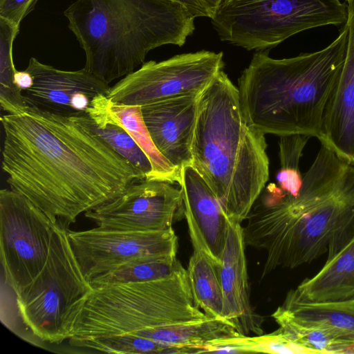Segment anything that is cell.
Wrapping results in <instances>:
<instances>
[{
	"mask_svg": "<svg viewBox=\"0 0 354 354\" xmlns=\"http://www.w3.org/2000/svg\"><path fill=\"white\" fill-rule=\"evenodd\" d=\"M10 189L69 225L144 174L86 127L26 105L1 118Z\"/></svg>",
	"mask_w": 354,
	"mask_h": 354,
	"instance_id": "6da1fadb",
	"label": "cell"
},
{
	"mask_svg": "<svg viewBox=\"0 0 354 354\" xmlns=\"http://www.w3.org/2000/svg\"><path fill=\"white\" fill-rule=\"evenodd\" d=\"M246 220V245L266 253L261 278L332 258L354 238V165L322 145L299 194L270 184Z\"/></svg>",
	"mask_w": 354,
	"mask_h": 354,
	"instance_id": "7a4b0ae2",
	"label": "cell"
},
{
	"mask_svg": "<svg viewBox=\"0 0 354 354\" xmlns=\"http://www.w3.org/2000/svg\"><path fill=\"white\" fill-rule=\"evenodd\" d=\"M264 136L248 122L238 88L221 71L198 96L192 166L230 221L247 219L269 178Z\"/></svg>",
	"mask_w": 354,
	"mask_h": 354,
	"instance_id": "3957f363",
	"label": "cell"
},
{
	"mask_svg": "<svg viewBox=\"0 0 354 354\" xmlns=\"http://www.w3.org/2000/svg\"><path fill=\"white\" fill-rule=\"evenodd\" d=\"M346 24L323 49L284 59L259 51L238 80L248 122L264 134H295L320 140L323 117L345 59Z\"/></svg>",
	"mask_w": 354,
	"mask_h": 354,
	"instance_id": "277c9868",
	"label": "cell"
},
{
	"mask_svg": "<svg viewBox=\"0 0 354 354\" xmlns=\"http://www.w3.org/2000/svg\"><path fill=\"white\" fill-rule=\"evenodd\" d=\"M64 14L84 68L108 84L140 67L150 50L183 46L195 29L194 15L171 0H76Z\"/></svg>",
	"mask_w": 354,
	"mask_h": 354,
	"instance_id": "5b68a950",
	"label": "cell"
},
{
	"mask_svg": "<svg viewBox=\"0 0 354 354\" xmlns=\"http://www.w3.org/2000/svg\"><path fill=\"white\" fill-rule=\"evenodd\" d=\"M207 317L194 301L182 266L159 279L93 289L77 313L68 338L74 342L192 322Z\"/></svg>",
	"mask_w": 354,
	"mask_h": 354,
	"instance_id": "8992f818",
	"label": "cell"
},
{
	"mask_svg": "<svg viewBox=\"0 0 354 354\" xmlns=\"http://www.w3.org/2000/svg\"><path fill=\"white\" fill-rule=\"evenodd\" d=\"M68 224L59 221L46 262L28 285L15 292L1 281V306L12 310L2 321L10 330L30 344H59L68 339L75 317L93 288L84 276L68 236Z\"/></svg>",
	"mask_w": 354,
	"mask_h": 354,
	"instance_id": "52a82bcc",
	"label": "cell"
},
{
	"mask_svg": "<svg viewBox=\"0 0 354 354\" xmlns=\"http://www.w3.org/2000/svg\"><path fill=\"white\" fill-rule=\"evenodd\" d=\"M347 19L348 6L339 0H223L211 18L221 41L257 52Z\"/></svg>",
	"mask_w": 354,
	"mask_h": 354,
	"instance_id": "ba28073f",
	"label": "cell"
},
{
	"mask_svg": "<svg viewBox=\"0 0 354 354\" xmlns=\"http://www.w3.org/2000/svg\"><path fill=\"white\" fill-rule=\"evenodd\" d=\"M59 220L12 189L0 191L1 280L15 292L44 268Z\"/></svg>",
	"mask_w": 354,
	"mask_h": 354,
	"instance_id": "9c48e42d",
	"label": "cell"
},
{
	"mask_svg": "<svg viewBox=\"0 0 354 354\" xmlns=\"http://www.w3.org/2000/svg\"><path fill=\"white\" fill-rule=\"evenodd\" d=\"M224 67L222 52L200 50L160 62H145L110 87L113 103L142 106L189 93H200Z\"/></svg>",
	"mask_w": 354,
	"mask_h": 354,
	"instance_id": "30bf717a",
	"label": "cell"
},
{
	"mask_svg": "<svg viewBox=\"0 0 354 354\" xmlns=\"http://www.w3.org/2000/svg\"><path fill=\"white\" fill-rule=\"evenodd\" d=\"M84 216L101 230H165L173 228V224L185 216L183 193L180 188L166 181L139 179Z\"/></svg>",
	"mask_w": 354,
	"mask_h": 354,
	"instance_id": "8fae6325",
	"label": "cell"
},
{
	"mask_svg": "<svg viewBox=\"0 0 354 354\" xmlns=\"http://www.w3.org/2000/svg\"><path fill=\"white\" fill-rule=\"evenodd\" d=\"M71 247L80 269L93 279L136 258L176 256L178 237L173 228L149 232L68 229Z\"/></svg>",
	"mask_w": 354,
	"mask_h": 354,
	"instance_id": "7c38bea8",
	"label": "cell"
},
{
	"mask_svg": "<svg viewBox=\"0 0 354 354\" xmlns=\"http://www.w3.org/2000/svg\"><path fill=\"white\" fill-rule=\"evenodd\" d=\"M26 71L32 77L30 88L23 91L27 105L68 117L86 113L92 100L106 95L109 84L85 69L63 71L31 57Z\"/></svg>",
	"mask_w": 354,
	"mask_h": 354,
	"instance_id": "4fadbf2b",
	"label": "cell"
},
{
	"mask_svg": "<svg viewBox=\"0 0 354 354\" xmlns=\"http://www.w3.org/2000/svg\"><path fill=\"white\" fill-rule=\"evenodd\" d=\"M200 93L178 95L141 106L154 145L180 173L183 167L192 165Z\"/></svg>",
	"mask_w": 354,
	"mask_h": 354,
	"instance_id": "5bb4252c",
	"label": "cell"
},
{
	"mask_svg": "<svg viewBox=\"0 0 354 354\" xmlns=\"http://www.w3.org/2000/svg\"><path fill=\"white\" fill-rule=\"evenodd\" d=\"M245 246L241 223L229 221L221 267L223 317L240 334L261 335L263 318L250 301Z\"/></svg>",
	"mask_w": 354,
	"mask_h": 354,
	"instance_id": "9a60e30c",
	"label": "cell"
},
{
	"mask_svg": "<svg viewBox=\"0 0 354 354\" xmlns=\"http://www.w3.org/2000/svg\"><path fill=\"white\" fill-rule=\"evenodd\" d=\"M347 6L346 57L325 109L319 142L354 165V0L348 1Z\"/></svg>",
	"mask_w": 354,
	"mask_h": 354,
	"instance_id": "2e32d148",
	"label": "cell"
},
{
	"mask_svg": "<svg viewBox=\"0 0 354 354\" xmlns=\"http://www.w3.org/2000/svg\"><path fill=\"white\" fill-rule=\"evenodd\" d=\"M180 174L185 212L192 216L211 253L221 263L230 220L211 188L192 165L183 167Z\"/></svg>",
	"mask_w": 354,
	"mask_h": 354,
	"instance_id": "e0dca14e",
	"label": "cell"
},
{
	"mask_svg": "<svg viewBox=\"0 0 354 354\" xmlns=\"http://www.w3.org/2000/svg\"><path fill=\"white\" fill-rule=\"evenodd\" d=\"M292 290L300 299L310 302L354 299V238L327 259L315 275L304 279Z\"/></svg>",
	"mask_w": 354,
	"mask_h": 354,
	"instance_id": "ac0fdd59",
	"label": "cell"
},
{
	"mask_svg": "<svg viewBox=\"0 0 354 354\" xmlns=\"http://www.w3.org/2000/svg\"><path fill=\"white\" fill-rule=\"evenodd\" d=\"M109 99L104 94L95 96L86 113L71 117L88 128L111 148L140 170L145 178L151 180V164L126 129L113 118L109 109Z\"/></svg>",
	"mask_w": 354,
	"mask_h": 354,
	"instance_id": "d6986e66",
	"label": "cell"
},
{
	"mask_svg": "<svg viewBox=\"0 0 354 354\" xmlns=\"http://www.w3.org/2000/svg\"><path fill=\"white\" fill-rule=\"evenodd\" d=\"M192 245L193 252L186 270L194 303L207 317L225 319L221 263L205 241H193Z\"/></svg>",
	"mask_w": 354,
	"mask_h": 354,
	"instance_id": "ffe728a7",
	"label": "cell"
},
{
	"mask_svg": "<svg viewBox=\"0 0 354 354\" xmlns=\"http://www.w3.org/2000/svg\"><path fill=\"white\" fill-rule=\"evenodd\" d=\"M239 333L227 320L212 317L149 328L131 334L151 339L157 343L183 349L184 354L194 353L196 348L211 341L237 335Z\"/></svg>",
	"mask_w": 354,
	"mask_h": 354,
	"instance_id": "44dd1931",
	"label": "cell"
},
{
	"mask_svg": "<svg viewBox=\"0 0 354 354\" xmlns=\"http://www.w3.org/2000/svg\"><path fill=\"white\" fill-rule=\"evenodd\" d=\"M279 306L294 318L328 326L354 344V299L310 302L300 299L292 289Z\"/></svg>",
	"mask_w": 354,
	"mask_h": 354,
	"instance_id": "7402d4cb",
	"label": "cell"
},
{
	"mask_svg": "<svg viewBox=\"0 0 354 354\" xmlns=\"http://www.w3.org/2000/svg\"><path fill=\"white\" fill-rule=\"evenodd\" d=\"M113 118L126 129L149 158L152 166L151 180L171 184L180 182V172L160 153L144 122L141 106L120 104L109 100Z\"/></svg>",
	"mask_w": 354,
	"mask_h": 354,
	"instance_id": "603a6c76",
	"label": "cell"
},
{
	"mask_svg": "<svg viewBox=\"0 0 354 354\" xmlns=\"http://www.w3.org/2000/svg\"><path fill=\"white\" fill-rule=\"evenodd\" d=\"M272 317L295 342L314 354L347 353L353 344L334 329L320 324L299 321L280 306L272 314Z\"/></svg>",
	"mask_w": 354,
	"mask_h": 354,
	"instance_id": "cb8c5ba5",
	"label": "cell"
},
{
	"mask_svg": "<svg viewBox=\"0 0 354 354\" xmlns=\"http://www.w3.org/2000/svg\"><path fill=\"white\" fill-rule=\"evenodd\" d=\"M204 353H266L280 354H314L295 342L281 328L274 331L250 337L236 335L215 339L203 348Z\"/></svg>",
	"mask_w": 354,
	"mask_h": 354,
	"instance_id": "d4e9b609",
	"label": "cell"
},
{
	"mask_svg": "<svg viewBox=\"0 0 354 354\" xmlns=\"http://www.w3.org/2000/svg\"><path fill=\"white\" fill-rule=\"evenodd\" d=\"M182 266L176 256H150L122 263L90 281L93 289L167 277Z\"/></svg>",
	"mask_w": 354,
	"mask_h": 354,
	"instance_id": "484cf974",
	"label": "cell"
},
{
	"mask_svg": "<svg viewBox=\"0 0 354 354\" xmlns=\"http://www.w3.org/2000/svg\"><path fill=\"white\" fill-rule=\"evenodd\" d=\"M19 27L0 17V104L6 113L27 105L21 91L14 83L17 69L12 59L13 42Z\"/></svg>",
	"mask_w": 354,
	"mask_h": 354,
	"instance_id": "4316f807",
	"label": "cell"
},
{
	"mask_svg": "<svg viewBox=\"0 0 354 354\" xmlns=\"http://www.w3.org/2000/svg\"><path fill=\"white\" fill-rule=\"evenodd\" d=\"M71 345L110 353L183 354V349L180 348L161 344L151 339L131 334L82 340Z\"/></svg>",
	"mask_w": 354,
	"mask_h": 354,
	"instance_id": "83f0119b",
	"label": "cell"
},
{
	"mask_svg": "<svg viewBox=\"0 0 354 354\" xmlns=\"http://www.w3.org/2000/svg\"><path fill=\"white\" fill-rule=\"evenodd\" d=\"M310 138V136L300 134L280 137L279 145L281 167L277 180L279 188L293 196L299 194L302 187L303 176L299 170V160Z\"/></svg>",
	"mask_w": 354,
	"mask_h": 354,
	"instance_id": "f1b7e54d",
	"label": "cell"
},
{
	"mask_svg": "<svg viewBox=\"0 0 354 354\" xmlns=\"http://www.w3.org/2000/svg\"><path fill=\"white\" fill-rule=\"evenodd\" d=\"M39 0H0V17L19 27L21 21L32 11Z\"/></svg>",
	"mask_w": 354,
	"mask_h": 354,
	"instance_id": "f546056e",
	"label": "cell"
},
{
	"mask_svg": "<svg viewBox=\"0 0 354 354\" xmlns=\"http://www.w3.org/2000/svg\"><path fill=\"white\" fill-rule=\"evenodd\" d=\"M183 5L195 18L205 17L212 18V14L203 0H171Z\"/></svg>",
	"mask_w": 354,
	"mask_h": 354,
	"instance_id": "4dcf8cb0",
	"label": "cell"
},
{
	"mask_svg": "<svg viewBox=\"0 0 354 354\" xmlns=\"http://www.w3.org/2000/svg\"><path fill=\"white\" fill-rule=\"evenodd\" d=\"M14 83L22 92L32 86L33 79L32 75L26 70L23 71H17L15 74Z\"/></svg>",
	"mask_w": 354,
	"mask_h": 354,
	"instance_id": "1f68e13d",
	"label": "cell"
},
{
	"mask_svg": "<svg viewBox=\"0 0 354 354\" xmlns=\"http://www.w3.org/2000/svg\"><path fill=\"white\" fill-rule=\"evenodd\" d=\"M203 2L205 3L211 13L212 14V16L215 12V10L217 9V8L219 6V5L222 3L223 0H203Z\"/></svg>",
	"mask_w": 354,
	"mask_h": 354,
	"instance_id": "d6a6232c",
	"label": "cell"
},
{
	"mask_svg": "<svg viewBox=\"0 0 354 354\" xmlns=\"http://www.w3.org/2000/svg\"><path fill=\"white\" fill-rule=\"evenodd\" d=\"M346 1L348 2V1H351V0H346Z\"/></svg>",
	"mask_w": 354,
	"mask_h": 354,
	"instance_id": "836d02e7",
	"label": "cell"
}]
</instances>
